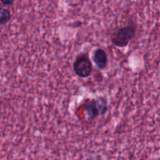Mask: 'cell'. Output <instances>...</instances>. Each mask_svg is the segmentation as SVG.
I'll return each instance as SVG.
<instances>
[{"label": "cell", "instance_id": "obj_1", "mask_svg": "<svg viewBox=\"0 0 160 160\" xmlns=\"http://www.w3.org/2000/svg\"><path fill=\"white\" fill-rule=\"evenodd\" d=\"M135 34L136 25L131 20L124 26L116 28L112 32L110 40L115 46L124 48L128 46L130 42L135 37Z\"/></svg>", "mask_w": 160, "mask_h": 160}, {"label": "cell", "instance_id": "obj_2", "mask_svg": "<svg viewBox=\"0 0 160 160\" xmlns=\"http://www.w3.org/2000/svg\"><path fill=\"white\" fill-rule=\"evenodd\" d=\"M89 120H95L99 115H103L108 109L107 102L104 98L98 99H86L82 105Z\"/></svg>", "mask_w": 160, "mask_h": 160}, {"label": "cell", "instance_id": "obj_3", "mask_svg": "<svg viewBox=\"0 0 160 160\" xmlns=\"http://www.w3.org/2000/svg\"><path fill=\"white\" fill-rule=\"evenodd\" d=\"M73 70L76 75L81 78H86L92 73V62L87 53H81L73 62Z\"/></svg>", "mask_w": 160, "mask_h": 160}, {"label": "cell", "instance_id": "obj_4", "mask_svg": "<svg viewBox=\"0 0 160 160\" xmlns=\"http://www.w3.org/2000/svg\"><path fill=\"white\" fill-rule=\"evenodd\" d=\"M92 59L96 67L100 70H104L107 67L108 61H109L107 53L102 48H97L94 52Z\"/></svg>", "mask_w": 160, "mask_h": 160}, {"label": "cell", "instance_id": "obj_5", "mask_svg": "<svg viewBox=\"0 0 160 160\" xmlns=\"http://www.w3.org/2000/svg\"><path fill=\"white\" fill-rule=\"evenodd\" d=\"M11 19L10 11L6 8L2 7L1 9V12H0V23L2 25L6 24L7 22H9Z\"/></svg>", "mask_w": 160, "mask_h": 160}, {"label": "cell", "instance_id": "obj_6", "mask_svg": "<svg viewBox=\"0 0 160 160\" xmlns=\"http://www.w3.org/2000/svg\"><path fill=\"white\" fill-rule=\"evenodd\" d=\"M1 2L5 6H11V5L13 4L14 1H5V0H2Z\"/></svg>", "mask_w": 160, "mask_h": 160}]
</instances>
